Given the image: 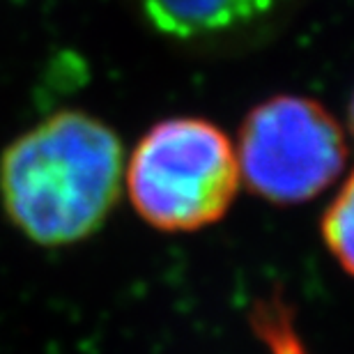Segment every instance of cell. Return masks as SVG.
<instances>
[{"instance_id":"cell-5","label":"cell","mask_w":354,"mask_h":354,"mask_svg":"<svg viewBox=\"0 0 354 354\" xmlns=\"http://www.w3.org/2000/svg\"><path fill=\"white\" fill-rule=\"evenodd\" d=\"M320 232L334 260L354 279V171L324 209Z\"/></svg>"},{"instance_id":"cell-6","label":"cell","mask_w":354,"mask_h":354,"mask_svg":"<svg viewBox=\"0 0 354 354\" xmlns=\"http://www.w3.org/2000/svg\"><path fill=\"white\" fill-rule=\"evenodd\" d=\"M350 131H352V138H354V92H352V99H350Z\"/></svg>"},{"instance_id":"cell-1","label":"cell","mask_w":354,"mask_h":354,"mask_svg":"<svg viewBox=\"0 0 354 354\" xmlns=\"http://www.w3.org/2000/svg\"><path fill=\"white\" fill-rule=\"evenodd\" d=\"M124 152L95 115L60 111L5 147L0 203L21 235L39 246L92 237L118 205Z\"/></svg>"},{"instance_id":"cell-2","label":"cell","mask_w":354,"mask_h":354,"mask_svg":"<svg viewBox=\"0 0 354 354\" xmlns=\"http://www.w3.org/2000/svg\"><path fill=\"white\" fill-rule=\"evenodd\" d=\"M239 180L232 140L203 118L152 124L124 166L133 209L161 232H196L221 221Z\"/></svg>"},{"instance_id":"cell-4","label":"cell","mask_w":354,"mask_h":354,"mask_svg":"<svg viewBox=\"0 0 354 354\" xmlns=\"http://www.w3.org/2000/svg\"><path fill=\"white\" fill-rule=\"evenodd\" d=\"M150 26L182 44L218 46L256 37L292 0H138Z\"/></svg>"},{"instance_id":"cell-3","label":"cell","mask_w":354,"mask_h":354,"mask_svg":"<svg viewBox=\"0 0 354 354\" xmlns=\"http://www.w3.org/2000/svg\"><path fill=\"white\" fill-rule=\"evenodd\" d=\"M235 152L239 177L253 194L274 205H299L336 182L348 143L315 99L276 95L246 115Z\"/></svg>"}]
</instances>
